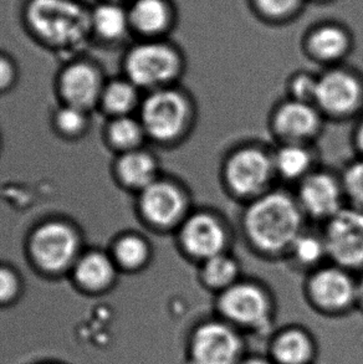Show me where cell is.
Returning <instances> with one entry per match:
<instances>
[{
	"label": "cell",
	"mask_w": 363,
	"mask_h": 364,
	"mask_svg": "<svg viewBox=\"0 0 363 364\" xmlns=\"http://www.w3.org/2000/svg\"><path fill=\"white\" fill-rule=\"evenodd\" d=\"M107 137L113 147L123 153L142 148L147 139L142 123L131 114L113 117L107 128Z\"/></svg>",
	"instance_id": "obj_26"
},
{
	"label": "cell",
	"mask_w": 363,
	"mask_h": 364,
	"mask_svg": "<svg viewBox=\"0 0 363 364\" xmlns=\"http://www.w3.org/2000/svg\"><path fill=\"white\" fill-rule=\"evenodd\" d=\"M103 85L101 75L93 65L74 63L60 75L59 91L64 104L89 111L101 100Z\"/></svg>",
	"instance_id": "obj_18"
},
{
	"label": "cell",
	"mask_w": 363,
	"mask_h": 364,
	"mask_svg": "<svg viewBox=\"0 0 363 364\" xmlns=\"http://www.w3.org/2000/svg\"><path fill=\"white\" fill-rule=\"evenodd\" d=\"M20 289V281L14 271L0 266V304L14 300Z\"/></svg>",
	"instance_id": "obj_33"
},
{
	"label": "cell",
	"mask_w": 363,
	"mask_h": 364,
	"mask_svg": "<svg viewBox=\"0 0 363 364\" xmlns=\"http://www.w3.org/2000/svg\"><path fill=\"white\" fill-rule=\"evenodd\" d=\"M302 0H254L256 9L264 19L283 21L293 16Z\"/></svg>",
	"instance_id": "obj_32"
},
{
	"label": "cell",
	"mask_w": 363,
	"mask_h": 364,
	"mask_svg": "<svg viewBox=\"0 0 363 364\" xmlns=\"http://www.w3.org/2000/svg\"><path fill=\"white\" fill-rule=\"evenodd\" d=\"M330 262L363 272V210L346 205L321 227Z\"/></svg>",
	"instance_id": "obj_12"
},
{
	"label": "cell",
	"mask_w": 363,
	"mask_h": 364,
	"mask_svg": "<svg viewBox=\"0 0 363 364\" xmlns=\"http://www.w3.org/2000/svg\"><path fill=\"white\" fill-rule=\"evenodd\" d=\"M78 232L68 223L49 220L36 228L29 240L30 255L46 272H63L74 267L81 255Z\"/></svg>",
	"instance_id": "obj_11"
},
{
	"label": "cell",
	"mask_w": 363,
	"mask_h": 364,
	"mask_svg": "<svg viewBox=\"0 0 363 364\" xmlns=\"http://www.w3.org/2000/svg\"><path fill=\"white\" fill-rule=\"evenodd\" d=\"M127 79L146 92L181 84L186 70V56L176 45L151 39L136 45L126 58Z\"/></svg>",
	"instance_id": "obj_5"
},
{
	"label": "cell",
	"mask_w": 363,
	"mask_h": 364,
	"mask_svg": "<svg viewBox=\"0 0 363 364\" xmlns=\"http://www.w3.org/2000/svg\"><path fill=\"white\" fill-rule=\"evenodd\" d=\"M111 256L125 270H143L152 260V245L141 234L127 232L115 240Z\"/></svg>",
	"instance_id": "obj_24"
},
{
	"label": "cell",
	"mask_w": 363,
	"mask_h": 364,
	"mask_svg": "<svg viewBox=\"0 0 363 364\" xmlns=\"http://www.w3.org/2000/svg\"><path fill=\"white\" fill-rule=\"evenodd\" d=\"M241 364H271L270 362H268L265 360H261V358H251V360H248L244 362V363Z\"/></svg>",
	"instance_id": "obj_37"
},
{
	"label": "cell",
	"mask_w": 363,
	"mask_h": 364,
	"mask_svg": "<svg viewBox=\"0 0 363 364\" xmlns=\"http://www.w3.org/2000/svg\"><path fill=\"white\" fill-rule=\"evenodd\" d=\"M14 64L0 55V92H4L11 89L15 82Z\"/></svg>",
	"instance_id": "obj_34"
},
{
	"label": "cell",
	"mask_w": 363,
	"mask_h": 364,
	"mask_svg": "<svg viewBox=\"0 0 363 364\" xmlns=\"http://www.w3.org/2000/svg\"><path fill=\"white\" fill-rule=\"evenodd\" d=\"M140 121L147 139L163 148H177L194 133L198 105L181 84L146 92L140 105Z\"/></svg>",
	"instance_id": "obj_3"
},
{
	"label": "cell",
	"mask_w": 363,
	"mask_h": 364,
	"mask_svg": "<svg viewBox=\"0 0 363 364\" xmlns=\"http://www.w3.org/2000/svg\"><path fill=\"white\" fill-rule=\"evenodd\" d=\"M219 184L231 202L239 205L278 187L273 163V146L246 139L226 149L219 163Z\"/></svg>",
	"instance_id": "obj_2"
},
{
	"label": "cell",
	"mask_w": 363,
	"mask_h": 364,
	"mask_svg": "<svg viewBox=\"0 0 363 364\" xmlns=\"http://www.w3.org/2000/svg\"><path fill=\"white\" fill-rule=\"evenodd\" d=\"M306 220L321 227L347 205L340 171L320 166L291 188Z\"/></svg>",
	"instance_id": "obj_9"
},
{
	"label": "cell",
	"mask_w": 363,
	"mask_h": 364,
	"mask_svg": "<svg viewBox=\"0 0 363 364\" xmlns=\"http://www.w3.org/2000/svg\"><path fill=\"white\" fill-rule=\"evenodd\" d=\"M54 124L66 137H78L86 131L89 124L88 111L64 104L55 112Z\"/></svg>",
	"instance_id": "obj_31"
},
{
	"label": "cell",
	"mask_w": 363,
	"mask_h": 364,
	"mask_svg": "<svg viewBox=\"0 0 363 364\" xmlns=\"http://www.w3.org/2000/svg\"><path fill=\"white\" fill-rule=\"evenodd\" d=\"M317 79L319 73L305 69L296 70L285 81V97L314 104Z\"/></svg>",
	"instance_id": "obj_30"
},
{
	"label": "cell",
	"mask_w": 363,
	"mask_h": 364,
	"mask_svg": "<svg viewBox=\"0 0 363 364\" xmlns=\"http://www.w3.org/2000/svg\"><path fill=\"white\" fill-rule=\"evenodd\" d=\"M128 16L140 33L152 39L166 33L172 21V13L164 0H137Z\"/></svg>",
	"instance_id": "obj_23"
},
{
	"label": "cell",
	"mask_w": 363,
	"mask_h": 364,
	"mask_svg": "<svg viewBox=\"0 0 363 364\" xmlns=\"http://www.w3.org/2000/svg\"><path fill=\"white\" fill-rule=\"evenodd\" d=\"M340 176L347 205L363 210V158L354 157L344 163Z\"/></svg>",
	"instance_id": "obj_29"
},
{
	"label": "cell",
	"mask_w": 363,
	"mask_h": 364,
	"mask_svg": "<svg viewBox=\"0 0 363 364\" xmlns=\"http://www.w3.org/2000/svg\"><path fill=\"white\" fill-rule=\"evenodd\" d=\"M356 305L363 309V272L357 275V282H356Z\"/></svg>",
	"instance_id": "obj_36"
},
{
	"label": "cell",
	"mask_w": 363,
	"mask_h": 364,
	"mask_svg": "<svg viewBox=\"0 0 363 364\" xmlns=\"http://www.w3.org/2000/svg\"><path fill=\"white\" fill-rule=\"evenodd\" d=\"M75 280L89 291H102L112 284L117 265L111 254L100 250L86 251L81 254L74 267Z\"/></svg>",
	"instance_id": "obj_21"
},
{
	"label": "cell",
	"mask_w": 363,
	"mask_h": 364,
	"mask_svg": "<svg viewBox=\"0 0 363 364\" xmlns=\"http://www.w3.org/2000/svg\"><path fill=\"white\" fill-rule=\"evenodd\" d=\"M198 280L206 290L221 294L243 277V265L231 251L213 256L196 265Z\"/></svg>",
	"instance_id": "obj_22"
},
{
	"label": "cell",
	"mask_w": 363,
	"mask_h": 364,
	"mask_svg": "<svg viewBox=\"0 0 363 364\" xmlns=\"http://www.w3.org/2000/svg\"><path fill=\"white\" fill-rule=\"evenodd\" d=\"M275 358L281 364H304L309 360L312 346L309 337L299 330L285 331L274 342Z\"/></svg>",
	"instance_id": "obj_27"
},
{
	"label": "cell",
	"mask_w": 363,
	"mask_h": 364,
	"mask_svg": "<svg viewBox=\"0 0 363 364\" xmlns=\"http://www.w3.org/2000/svg\"><path fill=\"white\" fill-rule=\"evenodd\" d=\"M351 144L356 153V157L363 158V114L354 121L351 131Z\"/></svg>",
	"instance_id": "obj_35"
},
{
	"label": "cell",
	"mask_w": 363,
	"mask_h": 364,
	"mask_svg": "<svg viewBox=\"0 0 363 364\" xmlns=\"http://www.w3.org/2000/svg\"><path fill=\"white\" fill-rule=\"evenodd\" d=\"M284 261L294 270L306 275L329 262L327 247L320 227L305 228L290 246Z\"/></svg>",
	"instance_id": "obj_20"
},
{
	"label": "cell",
	"mask_w": 363,
	"mask_h": 364,
	"mask_svg": "<svg viewBox=\"0 0 363 364\" xmlns=\"http://www.w3.org/2000/svg\"><path fill=\"white\" fill-rule=\"evenodd\" d=\"M216 306L226 320L256 327L269 320L273 301L270 291L264 284L243 276L234 285L218 294Z\"/></svg>",
	"instance_id": "obj_13"
},
{
	"label": "cell",
	"mask_w": 363,
	"mask_h": 364,
	"mask_svg": "<svg viewBox=\"0 0 363 364\" xmlns=\"http://www.w3.org/2000/svg\"><path fill=\"white\" fill-rule=\"evenodd\" d=\"M354 50V38L342 25L322 23L309 30L302 40L306 58L322 69L344 64Z\"/></svg>",
	"instance_id": "obj_15"
},
{
	"label": "cell",
	"mask_w": 363,
	"mask_h": 364,
	"mask_svg": "<svg viewBox=\"0 0 363 364\" xmlns=\"http://www.w3.org/2000/svg\"><path fill=\"white\" fill-rule=\"evenodd\" d=\"M140 91L141 90L128 79L115 80L105 85L100 101L108 114H113V117L128 116L141 105Z\"/></svg>",
	"instance_id": "obj_25"
},
{
	"label": "cell",
	"mask_w": 363,
	"mask_h": 364,
	"mask_svg": "<svg viewBox=\"0 0 363 364\" xmlns=\"http://www.w3.org/2000/svg\"><path fill=\"white\" fill-rule=\"evenodd\" d=\"M28 15L35 31L59 46L78 44L91 26V16L71 0H33Z\"/></svg>",
	"instance_id": "obj_8"
},
{
	"label": "cell",
	"mask_w": 363,
	"mask_h": 364,
	"mask_svg": "<svg viewBox=\"0 0 363 364\" xmlns=\"http://www.w3.org/2000/svg\"><path fill=\"white\" fill-rule=\"evenodd\" d=\"M241 343L236 332L221 322H206L198 327L191 341L194 364H236Z\"/></svg>",
	"instance_id": "obj_16"
},
{
	"label": "cell",
	"mask_w": 363,
	"mask_h": 364,
	"mask_svg": "<svg viewBox=\"0 0 363 364\" xmlns=\"http://www.w3.org/2000/svg\"><path fill=\"white\" fill-rule=\"evenodd\" d=\"M130 16L117 5L102 4L93 11L91 26L103 39H120L127 29Z\"/></svg>",
	"instance_id": "obj_28"
},
{
	"label": "cell",
	"mask_w": 363,
	"mask_h": 364,
	"mask_svg": "<svg viewBox=\"0 0 363 364\" xmlns=\"http://www.w3.org/2000/svg\"><path fill=\"white\" fill-rule=\"evenodd\" d=\"M273 163L279 186L294 188L321 166L316 144L274 143Z\"/></svg>",
	"instance_id": "obj_17"
},
{
	"label": "cell",
	"mask_w": 363,
	"mask_h": 364,
	"mask_svg": "<svg viewBox=\"0 0 363 364\" xmlns=\"http://www.w3.org/2000/svg\"><path fill=\"white\" fill-rule=\"evenodd\" d=\"M137 205L143 223L159 234H174L196 207L186 183L164 174L138 193Z\"/></svg>",
	"instance_id": "obj_6"
},
{
	"label": "cell",
	"mask_w": 363,
	"mask_h": 364,
	"mask_svg": "<svg viewBox=\"0 0 363 364\" xmlns=\"http://www.w3.org/2000/svg\"><path fill=\"white\" fill-rule=\"evenodd\" d=\"M356 274L329 261L307 274L305 292L320 310L342 312L356 305Z\"/></svg>",
	"instance_id": "obj_14"
},
{
	"label": "cell",
	"mask_w": 363,
	"mask_h": 364,
	"mask_svg": "<svg viewBox=\"0 0 363 364\" xmlns=\"http://www.w3.org/2000/svg\"><path fill=\"white\" fill-rule=\"evenodd\" d=\"M307 225L293 191L278 186L241 205L238 232L253 255L284 261L290 246Z\"/></svg>",
	"instance_id": "obj_1"
},
{
	"label": "cell",
	"mask_w": 363,
	"mask_h": 364,
	"mask_svg": "<svg viewBox=\"0 0 363 364\" xmlns=\"http://www.w3.org/2000/svg\"><path fill=\"white\" fill-rule=\"evenodd\" d=\"M326 119L316 105L283 97L268 116V129L275 143L316 144L325 131Z\"/></svg>",
	"instance_id": "obj_10"
},
{
	"label": "cell",
	"mask_w": 363,
	"mask_h": 364,
	"mask_svg": "<svg viewBox=\"0 0 363 364\" xmlns=\"http://www.w3.org/2000/svg\"><path fill=\"white\" fill-rule=\"evenodd\" d=\"M116 173L125 187L137 193L162 176L157 156L143 147L122 153L116 164Z\"/></svg>",
	"instance_id": "obj_19"
},
{
	"label": "cell",
	"mask_w": 363,
	"mask_h": 364,
	"mask_svg": "<svg viewBox=\"0 0 363 364\" xmlns=\"http://www.w3.org/2000/svg\"><path fill=\"white\" fill-rule=\"evenodd\" d=\"M173 235L178 252L194 265L233 250L236 242V230L229 219L213 207L196 205Z\"/></svg>",
	"instance_id": "obj_4"
},
{
	"label": "cell",
	"mask_w": 363,
	"mask_h": 364,
	"mask_svg": "<svg viewBox=\"0 0 363 364\" xmlns=\"http://www.w3.org/2000/svg\"><path fill=\"white\" fill-rule=\"evenodd\" d=\"M314 104L327 122H349L363 114V74L342 64L319 73Z\"/></svg>",
	"instance_id": "obj_7"
}]
</instances>
